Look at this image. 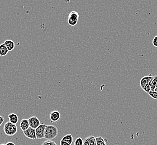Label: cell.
Returning a JSON list of instances; mask_svg holds the SVG:
<instances>
[{
  "mask_svg": "<svg viewBox=\"0 0 157 145\" xmlns=\"http://www.w3.org/2000/svg\"><path fill=\"white\" fill-rule=\"evenodd\" d=\"M47 125L44 123H41V125L35 129L36 136L37 139H45V131L47 127Z\"/></svg>",
  "mask_w": 157,
  "mask_h": 145,
  "instance_id": "obj_4",
  "label": "cell"
},
{
  "mask_svg": "<svg viewBox=\"0 0 157 145\" xmlns=\"http://www.w3.org/2000/svg\"><path fill=\"white\" fill-rule=\"evenodd\" d=\"M28 121L30 127H32V128H34L35 129H36L38 127L41 125L40 120H39L38 117L36 116L30 117Z\"/></svg>",
  "mask_w": 157,
  "mask_h": 145,
  "instance_id": "obj_5",
  "label": "cell"
},
{
  "mask_svg": "<svg viewBox=\"0 0 157 145\" xmlns=\"http://www.w3.org/2000/svg\"><path fill=\"white\" fill-rule=\"evenodd\" d=\"M23 133H24V135L28 139H37L36 136L35 129L32 128V127H29L28 129L24 131Z\"/></svg>",
  "mask_w": 157,
  "mask_h": 145,
  "instance_id": "obj_6",
  "label": "cell"
},
{
  "mask_svg": "<svg viewBox=\"0 0 157 145\" xmlns=\"http://www.w3.org/2000/svg\"><path fill=\"white\" fill-rule=\"evenodd\" d=\"M152 43H153V45L154 46L157 47V36H155L154 37V39H153Z\"/></svg>",
  "mask_w": 157,
  "mask_h": 145,
  "instance_id": "obj_21",
  "label": "cell"
},
{
  "mask_svg": "<svg viewBox=\"0 0 157 145\" xmlns=\"http://www.w3.org/2000/svg\"><path fill=\"white\" fill-rule=\"evenodd\" d=\"M83 145H97L96 137L94 136H90L83 140Z\"/></svg>",
  "mask_w": 157,
  "mask_h": 145,
  "instance_id": "obj_8",
  "label": "cell"
},
{
  "mask_svg": "<svg viewBox=\"0 0 157 145\" xmlns=\"http://www.w3.org/2000/svg\"><path fill=\"white\" fill-rule=\"evenodd\" d=\"M154 76H151V74L149 76H145L143 77L140 81V85L141 88H143L145 85H147L148 83L154 78Z\"/></svg>",
  "mask_w": 157,
  "mask_h": 145,
  "instance_id": "obj_7",
  "label": "cell"
},
{
  "mask_svg": "<svg viewBox=\"0 0 157 145\" xmlns=\"http://www.w3.org/2000/svg\"><path fill=\"white\" fill-rule=\"evenodd\" d=\"M3 131L7 136H14L17 132V128L16 125L10 122L9 121L5 124Z\"/></svg>",
  "mask_w": 157,
  "mask_h": 145,
  "instance_id": "obj_2",
  "label": "cell"
},
{
  "mask_svg": "<svg viewBox=\"0 0 157 145\" xmlns=\"http://www.w3.org/2000/svg\"><path fill=\"white\" fill-rule=\"evenodd\" d=\"M148 95H149L151 98H153L154 99L157 100V92H155V91H149V93H148Z\"/></svg>",
  "mask_w": 157,
  "mask_h": 145,
  "instance_id": "obj_20",
  "label": "cell"
},
{
  "mask_svg": "<svg viewBox=\"0 0 157 145\" xmlns=\"http://www.w3.org/2000/svg\"><path fill=\"white\" fill-rule=\"evenodd\" d=\"M157 87V76H154L153 80L151 83V91H154Z\"/></svg>",
  "mask_w": 157,
  "mask_h": 145,
  "instance_id": "obj_16",
  "label": "cell"
},
{
  "mask_svg": "<svg viewBox=\"0 0 157 145\" xmlns=\"http://www.w3.org/2000/svg\"><path fill=\"white\" fill-rule=\"evenodd\" d=\"M20 127L22 131H25L26 130L28 129L30 127L29 126V123L28 120L26 119H22L20 124Z\"/></svg>",
  "mask_w": 157,
  "mask_h": 145,
  "instance_id": "obj_10",
  "label": "cell"
},
{
  "mask_svg": "<svg viewBox=\"0 0 157 145\" xmlns=\"http://www.w3.org/2000/svg\"><path fill=\"white\" fill-rule=\"evenodd\" d=\"M9 51L7 49L6 46L4 44H0V56L1 57H5L8 54Z\"/></svg>",
  "mask_w": 157,
  "mask_h": 145,
  "instance_id": "obj_13",
  "label": "cell"
},
{
  "mask_svg": "<svg viewBox=\"0 0 157 145\" xmlns=\"http://www.w3.org/2000/svg\"><path fill=\"white\" fill-rule=\"evenodd\" d=\"M60 118V114L58 110H53L50 114V118L51 122H55L59 121Z\"/></svg>",
  "mask_w": 157,
  "mask_h": 145,
  "instance_id": "obj_9",
  "label": "cell"
},
{
  "mask_svg": "<svg viewBox=\"0 0 157 145\" xmlns=\"http://www.w3.org/2000/svg\"><path fill=\"white\" fill-rule=\"evenodd\" d=\"M8 118L9 119V122L11 123L16 125L19 121V117L15 113L10 114L8 116Z\"/></svg>",
  "mask_w": 157,
  "mask_h": 145,
  "instance_id": "obj_12",
  "label": "cell"
},
{
  "mask_svg": "<svg viewBox=\"0 0 157 145\" xmlns=\"http://www.w3.org/2000/svg\"><path fill=\"white\" fill-rule=\"evenodd\" d=\"M60 145H70L69 143H67V142H64V141H62V140H60Z\"/></svg>",
  "mask_w": 157,
  "mask_h": 145,
  "instance_id": "obj_23",
  "label": "cell"
},
{
  "mask_svg": "<svg viewBox=\"0 0 157 145\" xmlns=\"http://www.w3.org/2000/svg\"><path fill=\"white\" fill-rule=\"evenodd\" d=\"M61 140L71 145L73 143V135L72 134L67 135L66 136H64Z\"/></svg>",
  "mask_w": 157,
  "mask_h": 145,
  "instance_id": "obj_14",
  "label": "cell"
},
{
  "mask_svg": "<svg viewBox=\"0 0 157 145\" xmlns=\"http://www.w3.org/2000/svg\"><path fill=\"white\" fill-rule=\"evenodd\" d=\"M153 80V79H152V80H151V82H149V83H148L147 85H145L144 87L143 88V91H145L146 93H147L148 94L149 93V91H151V83H152Z\"/></svg>",
  "mask_w": 157,
  "mask_h": 145,
  "instance_id": "obj_17",
  "label": "cell"
},
{
  "mask_svg": "<svg viewBox=\"0 0 157 145\" xmlns=\"http://www.w3.org/2000/svg\"><path fill=\"white\" fill-rule=\"evenodd\" d=\"M75 145H83V140L81 137H78L75 139Z\"/></svg>",
  "mask_w": 157,
  "mask_h": 145,
  "instance_id": "obj_18",
  "label": "cell"
},
{
  "mask_svg": "<svg viewBox=\"0 0 157 145\" xmlns=\"http://www.w3.org/2000/svg\"><path fill=\"white\" fill-rule=\"evenodd\" d=\"M41 145H57L56 142L52 141V140H47L43 142Z\"/></svg>",
  "mask_w": 157,
  "mask_h": 145,
  "instance_id": "obj_19",
  "label": "cell"
},
{
  "mask_svg": "<svg viewBox=\"0 0 157 145\" xmlns=\"http://www.w3.org/2000/svg\"><path fill=\"white\" fill-rule=\"evenodd\" d=\"M4 121H5V119H4V118H3L2 116H0V126L2 125V124L3 123V122H4Z\"/></svg>",
  "mask_w": 157,
  "mask_h": 145,
  "instance_id": "obj_22",
  "label": "cell"
},
{
  "mask_svg": "<svg viewBox=\"0 0 157 145\" xmlns=\"http://www.w3.org/2000/svg\"><path fill=\"white\" fill-rule=\"evenodd\" d=\"M5 145V144H1V145Z\"/></svg>",
  "mask_w": 157,
  "mask_h": 145,
  "instance_id": "obj_26",
  "label": "cell"
},
{
  "mask_svg": "<svg viewBox=\"0 0 157 145\" xmlns=\"http://www.w3.org/2000/svg\"><path fill=\"white\" fill-rule=\"evenodd\" d=\"M3 44L6 46L7 49L9 51H13L15 48V43L13 41L11 40H7L4 42Z\"/></svg>",
  "mask_w": 157,
  "mask_h": 145,
  "instance_id": "obj_11",
  "label": "cell"
},
{
  "mask_svg": "<svg viewBox=\"0 0 157 145\" xmlns=\"http://www.w3.org/2000/svg\"><path fill=\"white\" fill-rule=\"evenodd\" d=\"M6 145H16L14 143H13V142H8L7 143Z\"/></svg>",
  "mask_w": 157,
  "mask_h": 145,
  "instance_id": "obj_24",
  "label": "cell"
},
{
  "mask_svg": "<svg viewBox=\"0 0 157 145\" xmlns=\"http://www.w3.org/2000/svg\"><path fill=\"white\" fill-rule=\"evenodd\" d=\"M155 91V92H157V87L155 88V91Z\"/></svg>",
  "mask_w": 157,
  "mask_h": 145,
  "instance_id": "obj_25",
  "label": "cell"
},
{
  "mask_svg": "<svg viewBox=\"0 0 157 145\" xmlns=\"http://www.w3.org/2000/svg\"><path fill=\"white\" fill-rule=\"evenodd\" d=\"M58 134V129L57 127L52 125H47L45 131V139L52 140L55 139Z\"/></svg>",
  "mask_w": 157,
  "mask_h": 145,
  "instance_id": "obj_1",
  "label": "cell"
},
{
  "mask_svg": "<svg viewBox=\"0 0 157 145\" xmlns=\"http://www.w3.org/2000/svg\"><path fill=\"white\" fill-rule=\"evenodd\" d=\"M97 145H107V140L103 137L98 136L96 137Z\"/></svg>",
  "mask_w": 157,
  "mask_h": 145,
  "instance_id": "obj_15",
  "label": "cell"
},
{
  "mask_svg": "<svg viewBox=\"0 0 157 145\" xmlns=\"http://www.w3.org/2000/svg\"><path fill=\"white\" fill-rule=\"evenodd\" d=\"M79 19L78 13L76 11H72L70 13L68 19V23L69 25L74 26L77 24Z\"/></svg>",
  "mask_w": 157,
  "mask_h": 145,
  "instance_id": "obj_3",
  "label": "cell"
}]
</instances>
